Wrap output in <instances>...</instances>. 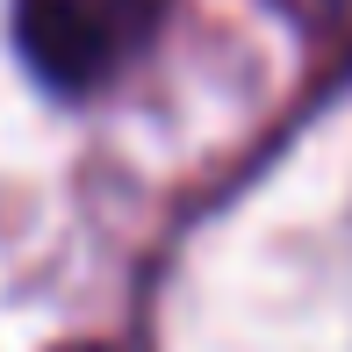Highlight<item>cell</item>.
<instances>
[{
	"label": "cell",
	"mask_w": 352,
	"mask_h": 352,
	"mask_svg": "<svg viewBox=\"0 0 352 352\" xmlns=\"http://www.w3.org/2000/svg\"><path fill=\"white\" fill-rule=\"evenodd\" d=\"M166 22V0H14V51L51 94H94Z\"/></svg>",
	"instance_id": "1"
}]
</instances>
